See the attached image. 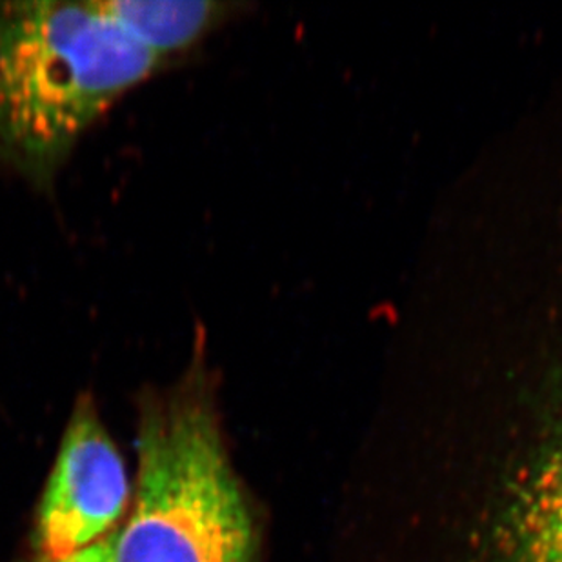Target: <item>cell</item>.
I'll return each instance as SVG.
<instances>
[{"label": "cell", "instance_id": "6da1fadb", "mask_svg": "<svg viewBox=\"0 0 562 562\" xmlns=\"http://www.w3.org/2000/svg\"><path fill=\"white\" fill-rule=\"evenodd\" d=\"M137 451L126 522L63 562L259 561V525L224 445L202 334L179 381L140 398Z\"/></svg>", "mask_w": 562, "mask_h": 562}, {"label": "cell", "instance_id": "7a4b0ae2", "mask_svg": "<svg viewBox=\"0 0 562 562\" xmlns=\"http://www.w3.org/2000/svg\"><path fill=\"white\" fill-rule=\"evenodd\" d=\"M162 64L93 2H0V171L52 191L80 138Z\"/></svg>", "mask_w": 562, "mask_h": 562}, {"label": "cell", "instance_id": "3957f363", "mask_svg": "<svg viewBox=\"0 0 562 562\" xmlns=\"http://www.w3.org/2000/svg\"><path fill=\"white\" fill-rule=\"evenodd\" d=\"M132 499L123 457L90 395L69 415L37 519L41 562H63L117 530Z\"/></svg>", "mask_w": 562, "mask_h": 562}, {"label": "cell", "instance_id": "277c9868", "mask_svg": "<svg viewBox=\"0 0 562 562\" xmlns=\"http://www.w3.org/2000/svg\"><path fill=\"white\" fill-rule=\"evenodd\" d=\"M113 26L160 64L184 54L228 19L234 5L212 0H95Z\"/></svg>", "mask_w": 562, "mask_h": 562}]
</instances>
